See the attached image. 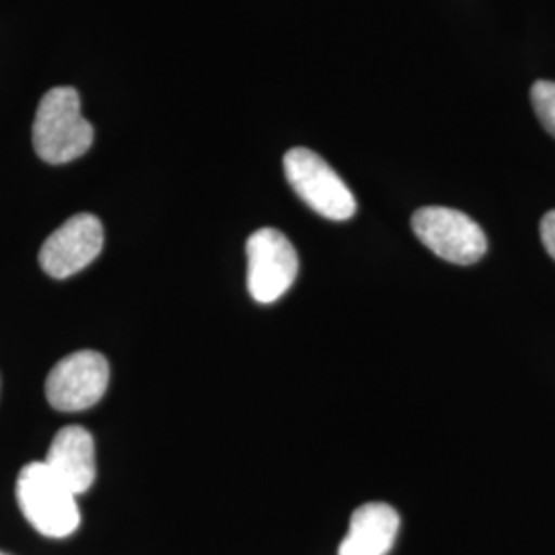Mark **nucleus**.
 I'll return each instance as SVG.
<instances>
[{
	"mask_svg": "<svg viewBox=\"0 0 555 555\" xmlns=\"http://www.w3.org/2000/svg\"><path fill=\"white\" fill-rule=\"evenodd\" d=\"M93 126L80 114L79 93L56 87L41 98L34 121V146L41 159L62 165L82 157L93 144Z\"/></svg>",
	"mask_w": 555,
	"mask_h": 555,
	"instance_id": "f257e3e1",
	"label": "nucleus"
},
{
	"mask_svg": "<svg viewBox=\"0 0 555 555\" xmlns=\"http://www.w3.org/2000/svg\"><path fill=\"white\" fill-rule=\"evenodd\" d=\"M297 276V249L284 233L266 227L247 238V288L254 300L276 302Z\"/></svg>",
	"mask_w": 555,
	"mask_h": 555,
	"instance_id": "39448f33",
	"label": "nucleus"
},
{
	"mask_svg": "<svg viewBox=\"0 0 555 555\" xmlns=\"http://www.w3.org/2000/svg\"><path fill=\"white\" fill-rule=\"evenodd\" d=\"M103 247V227L93 215H77L66 220L41 245L40 263L48 276L64 280L75 276L98 258Z\"/></svg>",
	"mask_w": 555,
	"mask_h": 555,
	"instance_id": "0eeeda50",
	"label": "nucleus"
},
{
	"mask_svg": "<svg viewBox=\"0 0 555 555\" xmlns=\"http://www.w3.org/2000/svg\"><path fill=\"white\" fill-rule=\"evenodd\" d=\"M531 101L535 107L537 118L543 128L555 139V82L554 80H537L531 89Z\"/></svg>",
	"mask_w": 555,
	"mask_h": 555,
	"instance_id": "9d476101",
	"label": "nucleus"
},
{
	"mask_svg": "<svg viewBox=\"0 0 555 555\" xmlns=\"http://www.w3.org/2000/svg\"><path fill=\"white\" fill-rule=\"evenodd\" d=\"M284 173L313 212L323 219L348 220L357 212V199L330 163L309 149H291L284 157Z\"/></svg>",
	"mask_w": 555,
	"mask_h": 555,
	"instance_id": "7ed1b4c3",
	"label": "nucleus"
},
{
	"mask_svg": "<svg viewBox=\"0 0 555 555\" xmlns=\"http://www.w3.org/2000/svg\"><path fill=\"white\" fill-rule=\"evenodd\" d=\"M0 555H7V554H2V552H0Z\"/></svg>",
	"mask_w": 555,
	"mask_h": 555,
	"instance_id": "f8f14e48",
	"label": "nucleus"
},
{
	"mask_svg": "<svg viewBox=\"0 0 555 555\" xmlns=\"http://www.w3.org/2000/svg\"><path fill=\"white\" fill-rule=\"evenodd\" d=\"M17 502L23 516L41 535L64 539L79 529L77 494L70 492L43 461H34L21 469Z\"/></svg>",
	"mask_w": 555,
	"mask_h": 555,
	"instance_id": "f03ea898",
	"label": "nucleus"
},
{
	"mask_svg": "<svg viewBox=\"0 0 555 555\" xmlns=\"http://www.w3.org/2000/svg\"><path fill=\"white\" fill-rule=\"evenodd\" d=\"M109 385V364L93 350L62 358L46 380V396L59 412H82L100 401Z\"/></svg>",
	"mask_w": 555,
	"mask_h": 555,
	"instance_id": "423d86ee",
	"label": "nucleus"
},
{
	"mask_svg": "<svg viewBox=\"0 0 555 555\" xmlns=\"http://www.w3.org/2000/svg\"><path fill=\"white\" fill-rule=\"evenodd\" d=\"M541 241L547 254L555 259V210L547 212L541 220Z\"/></svg>",
	"mask_w": 555,
	"mask_h": 555,
	"instance_id": "9b49d317",
	"label": "nucleus"
},
{
	"mask_svg": "<svg viewBox=\"0 0 555 555\" xmlns=\"http://www.w3.org/2000/svg\"><path fill=\"white\" fill-rule=\"evenodd\" d=\"M412 229L433 254L456 266H472L488 251V238L481 227L453 208H420L412 217Z\"/></svg>",
	"mask_w": 555,
	"mask_h": 555,
	"instance_id": "20e7f679",
	"label": "nucleus"
},
{
	"mask_svg": "<svg viewBox=\"0 0 555 555\" xmlns=\"http://www.w3.org/2000/svg\"><path fill=\"white\" fill-rule=\"evenodd\" d=\"M43 463L70 492L80 496L98 476L95 440L82 426H66L52 440Z\"/></svg>",
	"mask_w": 555,
	"mask_h": 555,
	"instance_id": "6e6552de",
	"label": "nucleus"
},
{
	"mask_svg": "<svg viewBox=\"0 0 555 555\" xmlns=\"http://www.w3.org/2000/svg\"><path fill=\"white\" fill-rule=\"evenodd\" d=\"M397 531L396 508L385 502H369L354 511L337 555H387L396 543Z\"/></svg>",
	"mask_w": 555,
	"mask_h": 555,
	"instance_id": "1a4fd4ad",
	"label": "nucleus"
}]
</instances>
